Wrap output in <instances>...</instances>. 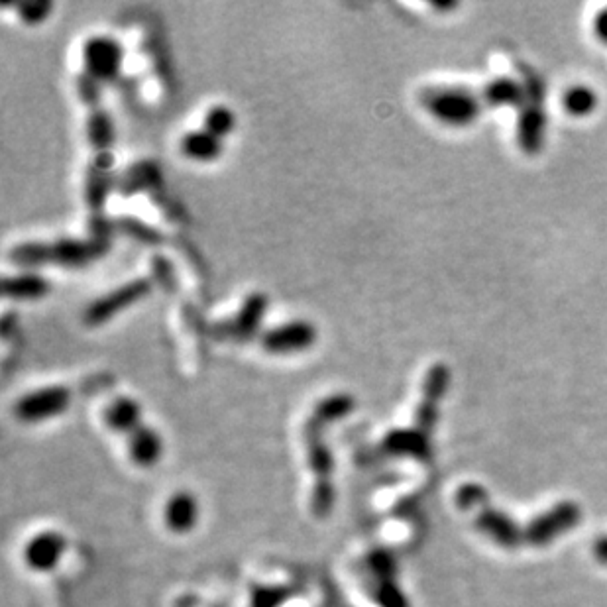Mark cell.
<instances>
[{"label":"cell","mask_w":607,"mask_h":607,"mask_svg":"<svg viewBox=\"0 0 607 607\" xmlns=\"http://www.w3.org/2000/svg\"><path fill=\"white\" fill-rule=\"evenodd\" d=\"M456 501L460 509H482L484 505H488V494L482 486L466 484L458 490Z\"/></svg>","instance_id":"obj_29"},{"label":"cell","mask_w":607,"mask_h":607,"mask_svg":"<svg viewBox=\"0 0 607 607\" xmlns=\"http://www.w3.org/2000/svg\"><path fill=\"white\" fill-rule=\"evenodd\" d=\"M236 122H238V118H236V114H234V111L230 107H226V105H213V107H209V111L205 112L203 128L207 132H211L213 136L224 140L226 136H230L234 132Z\"/></svg>","instance_id":"obj_25"},{"label":"cell","mask_w":607,"mask_h":607,"mask_svg":"<svg viewBox=\"0 0 607 607\" xmlns=\"http://www.w3.org/2000/svg\"><path fill=\"white\" fill-rule=\"evenodd\" d=\"M201 519L199 499L189 490H177L167 497L164 505V525L173 535L191 533Z\"/></svg>","instance_id":"obj_14"},{"label":"cell","mask_w":607,"mask_h":607,"mask_svg":"<svg viewBox=\"0 0 607 607\" xmlns=\"http://www.w3.org/2000/svg\"><path fill=\"white\" fill-rule=\"evenodd\" d=\"M150 270H152V279L154 283L164 289L166 293H173L177 291V276H175V270L171 266V262L167 260L166 256L162 254H154L152 260H150Z\"/></svg>","instance_id":"obj_27"},{"label":"cell","mask_w":607,"mask_h":607,"mask_svg":"<svg viewBox=\"0 0 607 607\" xmlns=\"http://www.w3.org/2000/svg\"><path fill=\"white\" fill-rule=\"evenodd\" d=\"M594 34L600 42L607 44V8L600 10L594 18Z\"/></svg>","instance_id":"obj_30"},{"label":"cell","mask_w":607,"mask_h":607,"mask_svg":"<svg viewBox=\"0 0 607 607\" xmlns=\"http://www.w3.org/2000/svg\"><path fill=\"white\" fill-rule=\"evenodd\" d=\"M52 291L50 279L38 272H22L2 279V295L14 301H40Z\"/></svg>","instance_id":"obj_20"},{"label":"cell","mask_w":607,"mask_h":607,"mask_svg":"<svg viewBox=\"0 0 607 607\" xmlns=\"http://www.w3.org/2000/svg\"><path fill=\"white\" fill-rule=\"evenodd\" d=\"M382 448L393 456H411L419 460H427L431 456V437L423 435L415 427L411 429H395L389 431L382 439Z\"/></svg>","instance_id":"obj_19"},{"label":"cell","mask_w":607,"mask_h":607,"mask_svg":"<svg viewBox=\"0 0 607 607\" xmlns=\"http://www.w3.org/2000/svg\"><path fill=\"white\" fill-rule=\"evenodd\" d=\"M156 283L152 277H136L114 287L109 293L91 301L83 311V323L91 329L112 321L118 313L134 307L154 291Z\"/></svg>","instance_id":"obj_6"},{"label":"cell","mask_w":607,"mask_h":607,"mask_svg":"<svg viewBox=\"0 0 607 607\" xmlns=\"http://www.w3.org/2000/svg\"><path fill=\"white\" fill-rule=\"evenodd\" d=\"M103 423L109 431L126 439L140 425H144L142 407L130 395H116L103 409Z\"/></svg>","instance_id":"obj_17"},{"label":"cell","mask_w":607,"mask_h":607,"mask_svg":"<svg viewBox=\"0 0 607 607\" xmlns=\"http://www.w3.org/2000/svg\"><path fill=\"white\" fill-rule=\"evenodd\" d=\"M122 173H124L122 175L124 181H116L114 179V187H116V191H120L124 195H132L136 191H142V187H148L150 179H154V181L160 179V169H156V166L150 164V162L134 164V166L128 167Z\"/></svg>","instance_id":"obj_24"},{"label":"cell","mask_w":607,"mask_h":607,"mask_svg":"<svg viewBox=\"0 0 607 607\" xmlns=\"http://www.w3.org/2000/svg\"><path fill=\"white\" fill-rule=\"evenodd\" d=\"M107 252H103L89 236L87 238H56V240H32V242H20L8 250V262L24 268L26 272L30 268L40 266H61L69 270H81L99 258H103Z\"/></svg>","instance_id":"obj_2"},{"label":"cell","mask_w":607,"mask_h":607,"mask_svg":"<svg viewBox=\"0 0 607 607\" xmlns=\"http://www.w3.org/2000/svg\"><path fill=\"white\" fill-rule=\"evenodd\" d=\"M18 18L26 24V26H40L44 24L52 10H54V2L50 0H34V2H20L14 6Z\"/></svg>","instance_id":"obj_26"},{"label":"cell","mask_w":607,"mask_h":607,"mask_svg":"<svg viewBox=\"0 0 607 607\" xmlns=\"http://www.w3.org/2000/svg\"><path fill=\"white\" fill-rule=\"evenodd\" d=\"M83 71L95 83L109 85L118 79L124 65V48L109 34H93L81 46Z\"/></svg>","instance_id":"obj_7"},{"label":"cell","mask_w":607,"mask_h":607,"mask_svg":"<svg viewBox=\"0 0 607 607\" xmlns=\"http://www.w3.org/2000/svg\"><path fill=\"white\" fill-rule=\"evenodd\" d=\"M578 521H580V507L572 501H562L529 523V527L525 529V543L535 547H545L556 537L574 529Z\"/></svg>","instance_id":"obj_11"},{"label":"cell","mask_w":607,"mask_h":607,"mask_svg":"<svg viewBox=\"0 0 607 607\" xmlns=\"http://www.w3.org/2000/svg\"><path fill=\"white\" fill-rule=\"evenodd\" d=\"M270 299L262 291L248 293L238 307V311L228 317L213 323L207 332L213 340L219 342H236V344H246L254 338H260L262 334V323L268 313Z\"/></svg>","instance_id":"obj_5"},{"label":"cell","mask_w":607,"mask_h":607,"mask_svg":"<svg viewBox=\"0 0 607 607\" xmlns=\"http://www.w3.org/2000/svg\"><path fill=\"white\" fill-rule=\"evenodd\" d=\"M476 527L505 549H517L521 543H525V531H521L511 517L490 507V503L478 511Z\"/></svg>","instance_id":"obj_15"},{"label":"cell","mask_w":607,"mask_h":607,"mask_svg":"<svg viewBox=\"0 0 607 607\" xmlns=\"http://www.w3.org/2000/svg\"><path fill=\"white\" fill-rule=\"evenodd\" d=\"M366 566L370 568V584H372L370 594L376 604H380V607H409L403 592L395 584L397 582L393 576L395 568L387 556L378 552L370 558Z\"/></svg>","instance_id":"obj_13"},{"label":"cell","mask_w":607,"mask_h":607,"mask_svg":"<svg viewBox=\"0 0 607 607\" xmlns=\"http://www.w3.org/2000/svg\"><path fill=\"white\" fill-rule=\"evenodd\" d=\"M598 95L588 85H574L562 93V109L570 116L586 118L598 109Z\"/></svg>","instance_id":"obj_22"},{"label":"cell","mask_w":607,"mask_h":607,"mask_svg":"<svg viewBox=\"0 0 607 607\" xmlns=\"http://www.w3.org/2000/svg\"><path fill=\"white\" fill-rule=\"evenodd\" d=\"M126 450L128 458L134 466L150 470L156 464H160L164 456V439L160 431H156L152 425L144 423L134 433L126 437Z\"/></svg>","instance_id":"obj_16"},{"label":"cell","mask_w":607,"mask_h":607,"mask_svg":"<svg viewBox=\"0 0 607 607\" xmlns=\"http://www.w3.org/2000/svg\"><path fill=\"white\" fill-rule=\"evenodd\" d=\"M258 340L262 350L272 356H293L311 350L319 340V331L307 319H293L266 329Z\"/></svg>","instance_id":"obj_9"},{"label":"cell","mask_w":607,"mask_h":607,"mask_svg":"<svg viewBox=\"0 0 607 607\" xmlns=\"http://www.w3.org/2000/svg\"><path fill=\"white\" fill-rule=\"evenodd\" d=\"M419 103L437 122L448 128L474 124L486 109L482 93L460 85H433L419 93Z\"/></svg>","instance_id":"obj_4"},{"label":"cell","mask_w":607,"mask_h":607,"mask_svg":"<svg viewBox=\"0 0 607 607\" xmlns=\"http://www.w3.org/2000/svg\"><path fill=\"white\" fill-rule=\"evenodd\" d=\"M67 551V539L63 533L48 529L30 537L24 545L22 560L28 570L36 574L54 572Z\"/></svg>","instance_id":"obj_12"},{"label":"cell","mask_w":607,"mask_h":607,"mask_svg":"<svg viewBox=\"0 0 607 607\" xmlns=\"http://www.w3.org/2000/svg\"><path fill=\"white\" fill-rule=\"evenodd\" d=\"M111 222L114 232L124 234L144 246H158L164 240L162 234L154 226L138 221L134 217H118V219H111Z\"/></svg>","instance_id":"obj_23"},{"label":"cell","mask_w":607,"mask_h":607,"mask_svg":"<svg viewBox=\"0 0 607 607\" xmlns=\"http://www.w3.org/2000/svg\"><path fill=\"white\" fill-rule=\"evenodd\" d=\"M356 409V399L354 395L346 393V391H336L327 397H323L311 411V415H315L317 419L325 421L327 425H334L342 419H346L352 411Z\"/></svg>","instance_id":"obj_21"},{"label":"cell","mask_w":607,"mask_h":607,"mask_svg":"<svg viewBox=\"0 0 607 607\" xmlns=\"http://www.w3.org/2000/svg\"><path fill=\"white\" fill-rule=\"evenodd\" d=\"M71 401H73L71 387L61 384L38 387L18 397L12 407V413L20 423L38 425L63 415L69 409Z\"/></svg>","instance_id":"obj_8"},{"label":"cell","mask_w":607,"mask_h":607,"mask_svg":"<svg viewBox=\"0 0 607 607\" xmlns=\"http://www.w3.org/2000/svg\"><path fill=\"white\" fill-rule=\"evenodd\" d=\"M75 87L81 103L87 107L85 132L89 142V164L85 167L83 197L91 217H105V205L114 187V126L109 111L103 105L101 85L85 73L75 77Z\"/></svg>","instance_id":"obj_1"},{"label":"cell","mask_w":607,"mask_h":607,"mask_svg":"<svg viewBox=\"0 0 607 607\" xmlns=\"http://www.w3.org/2000/svg\"><path fill=\"white\" fill-rule=\"evenodd\" d=\"M179 152L183 158L195 164H213L224 152V140L213 136L205 128L189 130L179 140Z\"/></svg>","instance_id":"obj_18"},{"label":"cell","mask_w":607,"mask_h":607,"mask_svg":"<svg viewBox=\"0 0 607 607\" xmlns=\"http://www.w3.org/2000/svg\"><path fill=\"white\" fill-rule=\"evenodd\" d=\"M331 425L309 415L303 425V442L307 454V468L313 478L311 488V511L315 517L325 519L334 507L336 488H334V456L331 446L325 439V433Z\"/></svg>","instance_id":"obj_3"},{"label":"cell","mask_w":607,"mask_h":607,"mask_svg":"<svg viewBox=\"0 0 607 607\" xmlns=\"http://www.w3.org/2000/svg\"><path fill=\"white\" fill-rule=\"evenodd\" d=\"M448 386H450V368L442 362L431 366L423 380V395L413 419V427L427 437H431L435 431V425L439 421V407Z\"/></svg>","instance_id":"obj_10"},{"label":"cell","mask_w":607,"mask_h":607,"mask_svg":"<svg viewBox=\"0 0 607 607\" xmlns=\"http://www.w3.org/2000/svg\"><path fill=\"white\" fill-rule=\"evenodd\" d=\"M594 556H596L602 564H607V537L600 539V541H596V545H594Z\"/></svg>","instance_id":"obj_31"},{"label":"cell","mask_w":607,"mask_h":607,"mask_svg":"<svg viewBox=\"0 0 607 607\" xmlns=\"http://www.w3.org/2000/svg\"><path fill=\"white\" fill-rule=\"evenodd\" d=\"M289 590L285 586H266L256 588L252 596V607H277L289 598Z\"/></svg>","instance_id":"obj_28"}]
</instances>
